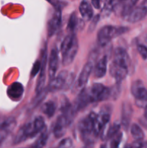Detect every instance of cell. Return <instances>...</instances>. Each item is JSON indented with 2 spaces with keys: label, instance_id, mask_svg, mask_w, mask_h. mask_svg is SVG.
<instances>
[{
  "label": "cell",
  "instance_id": "cell-1",
  "mask_svg": "<svg viewBox=\"0 0 147 148\" xmlns=\"http://www.w3.org/2000/svg\"><path fill=\"white\" fill-rule=\"evenodd\" d=\"M128 27H119V26L105 25L99 30L97 33L98 44L100 46H105L111 41V40L115 38L118 37L121 35L128 31Z\"/></svg>",
  "mask_w": 147,
  "mask_h": 148
},
{
  "label": "cell",
  "instance_id": "cell-2",
  "mask_svg": "<svg viewBox=\"0 0 147 148\" xmlns=\"http://www.w3.org/2000/svg\"><path fill=\"white\" fill-rule=\"evenodd\" d=\"M132 95L135 98V105L139 108H145L147 106V90L140 79H136L131 87Z\"/></svg>",
  "mask_w": 147,
  "mask_h": 148
},
{
  "label": "cell",
  "instance_id": "cell-3",
  "mask_svg": "<svg viewBox=\"0 0 147 148\" xmlns=\"http://www.w3.org/2000/svg\"><path fill=\"white\" fill-rule=\"evenodd\" d=\"M79 50V41L76 36L74 38L70 46L67 48L65 52L62 53V64L63 66L70 65L74 60Z\"/></svg>",
  "mask_w": 147,
  "mask_h": 148
},
{
  "label": "cell",
  "instance_id": "cell-4",
  "mask_svg": "<svg viewBox=\"0 0 147 148\" xmlns=\"http://www.w3.org/2000/svg\"><path fill=\"white\" fill-rule=\"evenodd\" d=\"M110 75L115 78L117 83H121L122 80L127 77L128 73V68L125 66L117 64L112 61L109 67Z\"/></svg>",
  "mask_w": 147,
  "mask_h": 148
},
{
  "label": "cell",
  "instance_id": "cell-5",
  "mask_svg": "<svg viewBox=\"0 0 147 148\" xmlns=\"http://www.w3.org/2000/svg\"><path fill=\"white\" fill-rule=\"evenodd\" d=\"M69 75V73L66 70L61 72L57 76L50 79L48 88V90L53 92L63 89L65 88V85H66V79H67Z\"/></svg>",
  "mask_w": 147,
  "mask_h": 148
},
{
  "label": "cell",
  "instance_id": "cell-6",
  "mask_svg": "<svg viewBox=\"0 0 147 148\" xmlns=\"http://www.w3.org/2000/svg\"><path fill=\"white\" fill-rule=\"evenodd\" d=\"M61 24V10L59 7H56L53 16L48 23V35L49 37L53 36L60 27Z\"/></svg>",
  "mask_w": 147,
  "mask_h": 148
},
{
  "label": "cell",
  "instance_id": "cell-7",
  "mask_svg": "<svg viewBox=\"0 0 147 148\" xmlns=\"http://www.w3.org/2000/svg\"><path fill=\"white\" fill-rule=\"evenodd\" d=\"M89 103H91L89 91L84 88V89L81 90L80 92H79L77 98L75 100L73 106L76 112H78V111H82L84 108H86Z\"/></svg>",
  "mask_w": 147,
  "mask_h": 148
},
{
  "label": "cell",
  "instance_id": "cell-8",
  "mask_svg": "<svg viewBox=\"0 0 147 148\" xmlns=\"http://www.w3.org/2000/svg\"><path fill=\"white\" fill-rule=\"evenodd\" d=\"M43 55L42 56L41 68H40V73H39L38 79H37V83H36L35 92L37 95L42 92L44 90L45 83H46V62H47V54H46V49L43 52Z\"/></svg>",
  "mask_w": 147,
  "mask_h": 148
},
{
  "label": "cell",
  "instance_id": "cell-9",
  "mask_svg": "<svg viewBox=\"0 0 147 148\" xmlns=\"http://www.w3.org/2000/svg\"><path fill=\"white\" fill-rule=\"evenodd\" d=\"M69 124L67 120L65 118L63 114H61L56 119L55 125L53 127V133L56 138L59 139L65 135L66 132V129L69 127Z\"/></svg>",
  "mask_w": 147,
  "mask_h": 148
},
{
  "label": "cell",
  "instance_id": "cell-10",
  "mask_svg": "<svg viewBox=\"0 0 147 148\" xmlns=\"http://www.w3.org/2000/svg\"><path fill=\"white\" fill-rule=\"evenodd\" d=\"M138 0H120L114 7V11L118 14L125 16L133 9Z\"/></svg>",
  "mask_w": 147,
  "mask_h": 148
},
{
  "label": "cell",
  "instance_id": "cell-11",
  "mask_svg": "<svg viewBox=\"0 0 147 148\" xmlns=\"http://www.w3.org/2000/svg\"><path fill=\"white\" fill-rule=\"evenodd\" d=\"M92 69H93V64L91 62H87L84 66L80 74H79V78H78L77 82H76V86L78 87V88L81 90L84 88V86L86 85L88 80H89Z\"/></svg>",
  "mask_w": 147,
  "mask_h": 148
},
{
  "label": "cell",
  "instance_id": "cell-12",
  "mask_svg": "<svg viewBox=\"0 0 147 148\" xmlns=\"http://www.w3.org/2000/svg\"><path fill=\"white\" fill-rule=\"evenodd\" d=\"M59 51L56 48H53L50 53L48 61V76L50 79L56 77V72L59 68Z\"/></svg>",
  "mask_w": 147,
  "mask_h": 148
},
{
  "label": "cell",
  "instance_id": "cell-13",
  "mask_svg": "<svg viewBox=\"0 0 147 148\" xmlns=\"http://www.w3.org/2000/svg\"><path fill=\"white\" fill-rule=\"evenodd\" d=\"M147 14V9L142 5L133 8L126 16V20L129 23H135L142 20Z\"/></svg>",
  "mask_w": 147,
  "mask_h": 148
},
{
  "label": "cell",
  "instance_id": "cell-14",
  "mask_svg": "<svg viewBox=\"0 0 147 148\" xmlns=\"http://www.w3.org/2000/svg\"><path fill=\"white\" fill-rule=\"evenodd\" d=\"M17 121L14 117H8L0 124V140L4 139L15 128Z\"/></svg>",
  "mask_w": 147,
  "mask_h": 148
},
{
  "label": "cell",
  "instance_id": "cell-15",
  "mask_svg": "<svg viewBox=\"0 0 147 148\" xmlns=\"http://www.w3.org/2000/svg\"><path fill=\"white\" fill-rule=\"evenodd\" d=\"M114 59L113 62L117 64L125 66L128 68L131 64L129 55L127 53L126 51L122 47H118L114 50Z\"/></svg>",
  "mask_w": 147,
  "mask_h": 148
},
{
  "label": "cell",
  "instance_id": "cell-16",
  "mask_svg": "<svg viewBox=\"0 0 147 148\" xmlns=\"http://www.w3.org/2000/svg\"><path fill=\"white\" fill-rule=\"evenodd\" d=\"M7 93L9 98L12 101H19L24 93L23 85L18 82H13L7 88Z\"/></svg>",
  "mask_w": 147,
  "mask_h": 148
},
{
  "label": "cell",
  "instance_id": "cell-17",
  "mask_svg": "<svg viewBox=\"0 0 147 148\" xmlns=\"http://www.w3.org/2000/svg\"><path fill=\"white\" fill-rule=\"evenodd\" d=\"M133 109L131 106L128 103H123L122 104L121 108V125L124 127V129L128 130L131 124V117H132Z\"/></svg>",
  "mask_w": 147,
  "mask_h": 148
},
{
  "label": "cell",
  "instance_id": "cell-18",
  "mask_svg": "<svg viewBox=\"0 0 147 148\" xmlns=\"http://www.w3.org/2000/svg\"><path fill=\"white\" fill-rule=\"evenodd\" d=\"M108 70V58L106 56L101 58L97 61L95 68H94V75L97 78H102L106 75Z\"/></svg>",
  "mask_w": 147,
  "mask_h": 148
},
{
  "label": "cell",
  "instance_id": "cell-19",
  "mask_svg": "<svg viewBox=\"0 0 147 148\" xmlns=\"http://www.w3.org/2000/svg\"><path fill=\"white\" fill-rule=\"evenodd\" d=\"M79 12L85 21H89L93 18V10L92 5L87 0H82L79 4Z\"/></svg>",
  "mask_w": 147,
  "mask_h": 148
},
{
  "label": "cell",
  "instance_id": "cell-20",
  "mask_svg": "<svg viewBox=\"0 0 147 148\" xmlns=\"http://www.w3.org/2000/svg\"><path fill=\"white\" fill-rule=\"evenodd\" d=\"M106 87L101 83H95L89 90L91 103L99 102V99Z\"/></svg>",
  "mask_w": 147,
  "mask_h": 148
},
{
  "label": "cell",
  "instance_id": "cell-21",
  "mask_svg": "<svg viewBox=\"0 0 147 148\" xmlns=\"http://www.w3.org/2000/svg\"><path fill=\"white\" fill-rule=\"evenodd\" d=\"M120 127V124H119L118 122L114 123L112 125H111L110 127H108V129L105 130L101 133V137L104 140H108L112 139L117 134L119 133Z\"/></svg>",
  "mask_w": 147,
  "mask_h": 148
},
{
  "label": "cell",
  "instance_id": "cell-22",
  "mask_svg": "<svg viewBox=\"0 0 147 148\" xmlns=\"http://www.w3.org/2000/svg\"><path fill=\"white\" fill-rule=\"evenodd\" d=\"M41 111L48 118H51L54 116L56 111V104L53 101H47L41 106Z\"/></svg>",
  "mask_w": 147,
  "mask_h": 148
},
{
  "label": "cell",
  "instance_id": "cell-23",
  "mask_svg": "<svg viewBox=\"0 0 147 148\" xmlns=\"http://www.w3.org/2000/svg\"><path fill=\"white\" fill-rule=\"evenodd\" d=\"M81 23H83V20L78 18L76 13L73 12L70 15L68 21L67 30L70 32V33H74V31L77 29L79 25H80Z\"/></svg>",
  "mask_w": 147,
  "mask_h": 148
},
{
  "label": "cell",
  "instance_id": "cell-24",
  "mask_svg": "<svg viewBox=\"0 0 147 148\" xmlns=\"http://www.w3.org/2000/svg\"><path fill=\"white\" fill-rule=\"evenodd\" d=\"M33 130H34V134L35 136H36L37 134H38L39 133H41L46 127V124H45V120L43 119V116H37L33 121Z\"/></svg>",
  "mask_w": 147,
  "mask_h": 148
},
{
  "label": "cell",
  "instance_id": "cell-25",
  "mask_svg": "<svg viewBox=\"0 0 147 148\" xmlns=\"http://www.w3.org/2000/svg\"><path fill=\"white\" fill-rule=\"evenodd\" d=\"M131 134L135 141H142L144 138V131L137 124H133L131 125Z\"/></svg>",
  "mask_w": 147,
  "mask_h": 148
},
{
  "label": "cell",
  "instance_id": "cell-26",
  "mask_svg": "<svg viewBox=\"0 0 147 148\" xmlns=\"http://www.w3.org/2000/svg\"><path fill=\"white\" fill-rule=\"evenodd\" d=\"M48 139V135L46 128L40 133L39 137L36 140L33 145L32 146V148H44L45 146L47 144Z\"/></svg>",
  "mask_w": 147,
  "mask_h": 148
},
{
  "label": "cell",
  "instance_id": "cell-27",
  "mask_svg": "<svg viewBox=\"0 0 147 148\" xmlns=\"http://www.w3.org/2000/svg\"><path fill=\"white\" fill-rule=\"evenodd\" d=\"M27 139H28V136H27V133H26L24 126L23 125L19 129L17 134L14 136V140H13V144L18 145L20 143H22V142L25 141Z\"/></svg>",
  "mask_w": 147,
  "mask_h": 148
},
{
  "label": "cell",
  "instance_id": "cell-28",
  "mask_svg": "<svg viewBox=\"0 0 147 148\" xmlns=\"http://www.w3.org/2000/svg\"><path fill=\"white\" fill-rule=\"evenodd\" d=\"M122 139V134L119 132L112 139V141L110 143V148H119L120 145L121 141Z\"/></svg>",
  "mask_w": 147,
  "mask_h": 148
},
{
  "label": "cell",
  "instance_id": "cell-29",
  "mask_svg": "<svg viewBox=\"0 0 147 148\" xmlns=\"http://www.w3.org/2000/svg\"><path fill=\"white\" fill-rule=\"evenodd\" d=\"M73 146V141L71 138H64L59 143L56 148H71Z\"/></svg>",
  "mask_w": 147,
  "mask_h": 148
},
{
  "label": "cell",
  "instance_id": "cell-30",
  "mask_svg": "<svg viewBox=\"0 0 147 148\" xmlns=\"http://www.w3.org/2000/svg\"><path fill=\"white\" fill-rule=\"evenodd\" d=\"M120 84L116 82L115 86L110 88V96H112L113 99L116 100L120 94Z\"/></svg>",
  "mask_w": 147,
  "mask_h": 148
},
{
  "label": "cell",
  "instance_id": "cell-31",
  "mask_svg": "<svg viewBox=\"0 0 147 148\" xmlns=\"http://www.w3.org/2000/svg\"><path fill=\"white\" fill-rule=\"evenodd\" d=\"M137 51L143 59H147V47L143 44H138L137 46Z\"/></svg>",
  "mask_w": 147,
  "mask_h": 148
},
{
  "label": "cell",
  "instance_id": "cell-32",
  "mask_svg": "<svg viewBox=\"0 0 147 148\" xmlns=\"http://www.w3.org/2000/svg\"><path fill=\"white\" fill-rule=\"evenodd\" d=\"M99 15H97L95 16V17H93V18L91 20V23L90 25H89V33H92V32H93L94 30H95V29L96 28V26L97 25V23L98 21H99Z\"/></svg>",
  "mask_w": 147,
  "mask_h": 148
},
{
  "label": "cell",
  "instance_id": "cell-33",
  "mask_svg": "<svg viewBox=\"0 0 147 148\" xmlns=\"http://www.w3.org/2000/svg\"><path fill=\"white\" fill-rule=\"evenodd\" d=\"M40 68H41V62H40V61H36L35 63L33 65V69H32L31 71L32 76H35V75L40 71Z\"/></svg>",
  "mask_w": 147,
  "mask_h": 148
},
{
  "label": "cell",
  "instance_id": "cell-34",
  "mask_svg": "<svg viewBox=\"0 0 147 148\" xmlns=\"http://www.w3.org/2000/svg\"><path fill=\"white\" fill-rule=\"evenodd\" d=\"M132 145L134 148H147V142L135 141Z\"/></svg>",
  "mask_w": 147,
  "mask_h": 148
},
{
  "label": "cell",
  "instance_id": "cell-35",
  "mask_svg": "<svg viewBox=\"0 0 147 148\" xmlns=\"http://www.w3.org/2000/svg\"><path fill=\"white\" fill-rule=\"evenodd\" d=\"M100 1L101 0H91L92 4L93 5V7L96 9L100 8Z\"/></svg>",
  "mask_w": 147,
  "mask_h": 148
},
{
  "label": "cell",
  "instance_id": "cell-36",
  "mask_svg": "<svg viewBox=\"0 0 147 148\" xmlns=\"http://www.w3.org/2000/svg\"><path fill=\"white\" fill-rule=\"evenodd\" d=\"M47 1H48L49 3H50L52 5L55 6L56 7H59V6H58V4H59V0H47Z\"/></svg>",
  "mask_w": 147,
  "mask_h": 148
},
{
  "label": "cell",
  "instance_id": "cell-37",
  "mask_svg": "<svg viewBox=\"0 0 147 148\" xmlns=\"http://www.w3.org/2000/svg\"><path fill=\"white\" fill-rule=\"evenodd\" d=\"M142 6L145 7L146 9H147V0H144V2H143L142 4Z\"/></svg>",
  "mask_w": 147,
  "mask_h": 148
},
{
  "label": "cell",
  "instance_id": "cell-38",
  "mask_svg": "<svg viewBox=\"0 0 147 148\" xmlns=\"http://www.w3.org/2000/svg\"><path fill=\"white\" fill-rule=\"evenodd\" d=\"M144 116H145L146 119L147 120V106L144 108Z\"/></svg>",
  "mask_w": 147,
  "mask_h": 148
},
{
  "label": "cell",
  "instance_id": "cell-39",
  "mask_svg": "<svg viewBox=\"0 0 147 148\" xmlns=\"http://www.w3.org/2000/svg\"><path fill=\"white\" fill-rule=\"evenodd\" d=\"M124 148H133V145H127Z\"/></svg>",
  "mask_w": 147,
  "mask_h": 148
},
{
  "label": "cell",
  "instance_id": "cell-40",
  "mask_svg": "<svg viewBox=\"0 0 147 148\" xmlns=\"http://www.w3.org/2000/svg\"><path fill=\"white\" fill-rule=\"evenodd\" d=\"M100 148H107V147H106V145H101Z\"/></svg>",
  "mask_w": 147,
  "mask_h": 148
},
{
  "label": "cell",
  "instance_id": "cell-41",
  "mask_svg": "<svg viewBox=\"0 0 147 148\" xmlns=\"http://www.w3.org/2000/svg\"><path fill=\"white\" fill-rule=\"evenodd\" d=\"M1 142H2V141H1V140H0V144H1Z\"/></svg>",
  "mask_w": 147,
  "mask_h": 148
}]
</instances>
